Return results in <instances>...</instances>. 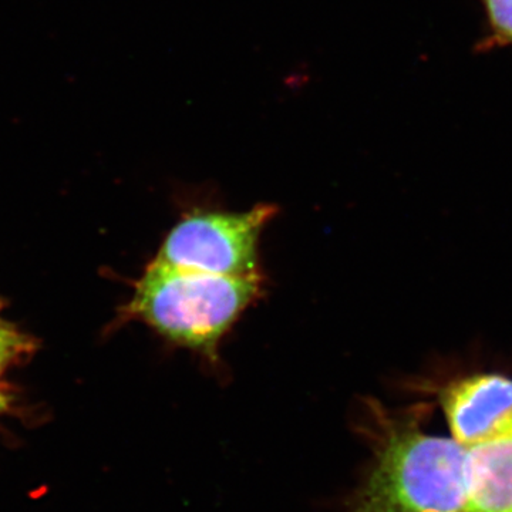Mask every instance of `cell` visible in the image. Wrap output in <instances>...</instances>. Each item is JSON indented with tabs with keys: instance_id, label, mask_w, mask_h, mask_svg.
<instances>
[{
	"instance_id": "4",
	"label": "cell",
	"mask_w": 512,
	"mask_h": 512,
	"mask_svg": "<svg viewBox=\"0 0 512 512\" xmlns=\"http://www.w3.org/2000/svg\"><path fill=\"white\" fill-rule=\"evenodd\" d=\"M451 437L461 446L512 434V379L500 373H474L436 387Z\"/></svg>"
},
{
	"instance_id": "3",
	"label": "cell",
	"mask_w": 512,
	"mask_h": 512,
	"mask_svg": "<svg viewBox=\"0 0 512 512\" xmlns=\"http://www.w3.org/2000/svg\"><path fill=\"white\" fill-rule=\"evenodd\" d=\"M276 211L272 204L242 212L192 211L168 232L154 261L228 278L262 276L259 242Z\"/></svg>"
},
{
	"instance_id": "1",
	"label": "cell",
	"mask_w": 512,
	"mask_h": 512,
	"mask_svg": "<svg viewBox=\"0 0 512 512\" xmlns=\"http://www.w3.org/2000/svg\"><path fill=\"white\" fill-rule=\"evenodd\" d=\"M431 410L363 402L357 421L372 456L340 512H468L467 447L424 431Z\"/></svg>"
},
{
	"instance_id": "7",
	"label": "cell",
	"mask_w": 512,
	"mask_h": 512,
	"mask_svg": "<svg viewBox=\"0 0 512 512\" xmlns=\"http://www.w3.org/2000/svg\"><path fill=\"white\" fill-rule=\"evenodd\" d=\"M311 83V74L306 67H298L296 70L286 73L282 84L286 92H302Z\"/></svg>"
},
{
	"instance_id": "8",
	"label": "cell",
	"mask_w": 512,
	"mask_h": 512,
	"mask_svg": "<svg viewBox=\"0 0 512 512\" xmlns=\"http://www.w3.org/2000/svg\"><path fill=\"white\" fill-rule=\"evenodd\" d=\"M0 353H2V340H0Z\"/></svg>"
},
{
	"instance_id": "2",
	"label": "cell",
	"mask_w": 512,
	"mask_h": 512,
	"mask_svg": "<svg viewBox=\"0 0 512 512\" xmlns=\"http://www.w3.org/2000/svg\"><path fill=\"white\" fill-rule=\"evenodd\" d=\"M262 289L264 275L228 278L153 261L137 284L130 311L168 342L214 365L222 340Z\"/></svg>"
},
{
	"instance_id": "5",
	"label": "cell",
	"mask_w": 512,
	"mask_h": 512,
	"mask_svg": "<svg viewBox=\"0 0 512 512\" xmlns=\"http://www.w3.org/2000/svg\"><path fill=\"white\" fill-rule=\"evenodd\" d=\"M467 511L512 512V434L467 447Z\"/></svg>"
},
{
	"instance_id": "6",
	"label": "cell",
	"mask_w": 512,
	"mask_h": 512,
	"mask_svg": "<svg viewBox=\"0 0 512 512\" xmlns=\"http://www.w3.org/2000/svg\"><path fill=\"white\" fill-rule=\"evenodd\" d=\"M497 45H512V0H481Z\"/></svg>"
}]
</instances>
